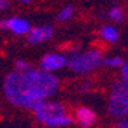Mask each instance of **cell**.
<instances>
[{
    "label": "cell",
    "instance_id": "6da1fadb",
    "mask_svg": "<svg viewBox=\"0 0 128 128\" xmlns=\"http://www.w3.org/2000/svg\"><path fill=\"white\" fill-rule=\"evenodd\" d=\"M59 80L52 72L44 69H27L10 72L4 79V96L16 107L34 110L38 104L54 96Z\"/></svg>",
    "mask_w": 128,
    "mask_h": 128
},
{
    "label": "cell",
    "instance_id": "7a4b0ae2",
    "mask_svg": "<svg viewBox=\"0 0 128 128\" xmlns=\"http://www.w3.org/2000/svg\"><path fill=\"white\" fill-rule=\"evenodd\" d=\"M34 114L37 120L46 127H66L72 124V118L66 114V110L58 102H41L35 107Z\"/></svg>",
    "mask_w": 128,
    "mask_h": 128
},
{
    "label": "cell",
    "instance_id": "3957f363",
    "mask_svg": "<svg viewBox=\"0 0 128 128\" xmlns=\"http://www.w3.org/2000/svg\"><path fill=\"white\" fill-rule=\"evenodd\" d=\"M108 114L113 118H125L128 116V83L118 80L111 87L108 100Z\"/></svg>",
    "mask_w": 128,
    "mask_h": 128
},
{
    "label": "cell",
    "instance_id": "277c9868",
    "mask_svg": "<svg viewBox=\"0 0 128 128\" xmlns=\"http://www.w3.org/2000/svg\"><path fill=\"white\" fill-rule=\"evenodd\" d=\"M102 54L92 49V51H86V52H80V54H72L69 59L66 60L70 70H73L75 73L79 75H86L89 72H92L93 69H96L97 66L103 64L102 59Z\"/></svg>",
    "mask_w": 128,
    "mask_h": 128
},
{
    "label": "cell",
    "instance_id": "5b68a950",
    "mask_svg": "<svg viewBox=\"0 0 128 128\" xmlns=\"http://www.w3.org/2000/svg\"><path fill=\"white\" fill-rule=\"evenodd\" d=\"M0 28L12 31L13 34H16V35H26L31 30V26L27 20L13 17V18H7V20L0 21Z\"/></svg>",
    "mask_w": 128,
    "mask_h": 128
},
{
    "label": "cell",
    "instance_id": "8992f818",
    "mask_svg": "<svg viewBox=\"0 0 128 128\" xmlns=\"http://www.w3.org/2000/svg\"><path fill=\"white\" fill-rule=\"evenodd\" d=\"M27 41L31 45H37V44H41V42L46 41L52 37L54 30L51 26H41V27H35L32 30H30L27 32Z\"/></svg>",
    "mask_w": 128,
    "mask_h": 128
},
{
    "label": "cell",
    "instance_id": "52a82bcc",
    "mask_svg": "<svg viewBox=\"0 0 128 128\" xmlns=\"http://www.w3.org/2000/svg\"><path fill=\"white\" fill-rule=\"evenodd\" d=\"M65 65H66V58L59 54H48V55H44L41 59V68L48 72L59 70Z\"/></svg>",
    "mask_w": 128,
    "mask_h": 128
},
{
    "label": "cell",
    "instance_id": "ba28073f",
    "mask_svg": "<svg viewBox=\"0 0 128 128\" xmlns=\"http://www.w3.org/2000/svg\"><path fill=\"white\" fill-rule=\"evenodd\" d=\"M76 120L83 128H89L96 122V114L87 107H80L76 110Z\"/></svg>",
    "mask_w": 128,
    "mask_h": 128
},
{
    "label": "cell",
    "instance_id": "9c48e42d",
    "mask_svg": "<svg viewBox=\"0 0 128 128\" xmlns=\"http://www.w3.org/2000/svg\"><path fill=\"white\" fill-rule=\"evenodd\" d=\"M100 35H102L103 40L108 42H116L118 40V31L111 26H106L100 30Z\"/></svg>",
    "mask_w": 128,
    "mask_h": 128
},
{
    "label": "cell",
    "instance_id": "30bf717a",
    "mask_svg": "<svg viewBox=\"0 0 128 128\" xmlns=\"http://www.w3.org/2000/svg\"><path fill=\"white\" fill-rule=\"evenodd\" d=\"M103 64H104L106 66H110V68H120V66H122L124 60L120 56H111V58L103 59Z\"/></svg>",
    "mask_w": 128,
    "mask_h": 128
},
{
    "label": "cell",
    "instance_id": "8fae6325",
    "mask_svg": "<svg viewBox=\"0 0 128 128\" xmlns=\"http://www.w3.org/2000/svg\"><path fill=\"white\" fill-rule=\"evenodd\" d=\"M72 14H73V7L72 6H66V7H64L58 13V20L59 21H66V20H69L72 17Z\"/></svg>",
    "mask_w": 128,
    "mask_h": 128
},
{
    "label": "cell",
    "instance_id": "7c38bea8",
    "mask_svg": "<svg viewBox=\"0 0 128 128\" xmlns=\"http://www.w3.org/2000/svg\"><path fill=\"white\" fill-rule=\"evenodd\" d=\"M122 16H124V13H122V10L120 7H113L108 12V17L113 21H121L122 20Z\"/></svg>",
    "mask_w": 128,
    "mask_h": 128
},
{
    "label": "cell",
    "instance_id": "4fadbf2b",
    "mask_svg": "<svg viewBox=\"0 0 128 128\" xmlns=\"http://www.w3.org/2000/svg\"><path fill=\"white\" fill-rule=\"evenodd\" d=\"M30 68H31L30 64L26 62V60H16V69H17V70L24 72V70H27V69H30Z\"/></svg>",
    "mask_w": 128,
    "mask_h": 128
},
{
    "label": "cell",
    "instance_id": "5bb4252c",
    "mask_svg": "<svg viewBox=\"0 0 128 128\" xmlns=\"http://www.w3.org/2000/svg\"><path fill=\"white\" fill-rule=\"evenodd\" d=\"M121 76H122V80L128 83V64H122L121 66Z\"/></svg>",
    "mask_w": 128,
    "mask_h": 128
},
{
    "label": "cell",
    "instance_id": "9a60e30c",
    "mask_svg": "<svg viewBox=\"0 0 128 128\" xmlns=\"http://www.w3.org/2000/svg\"><path fill=\"white\" fill-rule=\"evenodd\" d=\"M113 128H128V120H124L121 118V121H118Z\"/></svg>",
    "mask_w": 128,
    "mask_h": 128
},
{
    "label": "cell",
    "instance_id": "2e32d148",
    "mask_svg": "<svg viewBox=\"0 0 128 128\" xmlns=\"http://www.w3.org/2000/svg\"><path fill=\"white\" fill-rule=\"evenodd\" d=\"M8 3L7 0H0V10H4V8H7Z\"/></svg>",
    "mask_w": 128,
    "mask_h": 128
},
{
    "label": "cell",
    "instance_id": "e0dca14e",
    "mask_svg": "<svg viewBox=\"0 0 128 128\" xmlns=\"http://www.w3.org/2000/svg\"><path fill=\"white\" fill-rule=\"evenodd\" d=\"M89 87H90V84H89V83H84V84H82V86H80L79 89H80L82 92H86L87 89H89Z\"/></svg>",
    "mask_w": 128,
    "mask_h": 128
},
{
    "label": "cell",
    "instance_id": "ac0fdd59",
    "mask_svg": "<svg viewBox=\"0 0 128 128\" xmlns=\"http://www.w3.org/2000/svg\"><path fill=\"white\" fill-rule=\"evenodd\" d=\"M18 2H21V3H31V2H32V0H18Z\"/></svg>",
    "mask_w": 128,
    "mask_h": 128
}]
</instances>
